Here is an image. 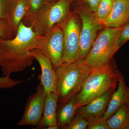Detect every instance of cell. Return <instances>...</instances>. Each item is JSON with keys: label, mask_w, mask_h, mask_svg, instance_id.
Here are the masks:
<instances>
[{"label": "cell", "mask_w": 129, "mask_h": 129, "mask_svg": "<svg viewBox=\"0 0 129 129\" xmlns=\"http://www.w3.org/2000/svg\"><path fill=\"white\" fill-rule=\"evenodd\" d=\"M126 129H129V124L128 125V126L126 127Z\"/></svg>", "instance_id": "cell-29"}, {"label": "cell", "mask_w": 129, "mask_h": 129, "mask_svg": "<svg viewBox=\"0 0 129 129\" xmlns=\"http://www.w3.org/2000/svg\"><path fill=\"white\" fill-rule=\"evenodd\" d=\"M77 13L82 22L79 59L85 60L96 38L98 32L103 26L86 7L80 8Z\"/></svg>", "instance_id": "cell-7"}, {"label": "cell", "mask_w": 129, "mask_h": 129, "mask_svg": "<svg viewBox=\"0 0 129 129\" xmlns=\"http://www.w3.org/2000/svg\"><path fill=\"white\" fill-rule=\"evenodd\" d=\"M129 41V22L124 26L119 38L118 43L120 47Z\"/></svg>", "instance_id": "cell-24"}, {"label": "cell", "mask_w": 129, "mask_h": 129, "mask_svg": "<svg viewBox=\"0 0 129 129\" xmlns=\"http://www.w3.org/2000/svg\"><path fill=\"white\" fill-rule=\"evenodd\" d=\"M124 103L129 108V87L127 85L125 90Z\"/></svg>", "instance_id": "cell-26"}, {"label": "cell", "mask_w": 129, "mask_h": 129, "mask_svg": "<svg viewBox=\"0 0 129 129\" xmlns=\"http://www.w3.org/2000/svg\"><path fill=\"white\" fill-rule=\"evenodd\" d=\"M88 129H109L106 119L103 117H94L87 119Z\"/></svg>", "instance_id": "cell-22"}, {"label": "cell", "mask_w": 129, "mask_h": 129, "mask_svg": "<svg viewBox=\"0 0 129 129\" xmlns=\"http://www.w3.org/2000/svg\"><path fill=\"white\" fill-rule=\"evenodd\" d=\"M46 129H58L57 125H49L46 127Z\"/></svg>", "instance_id": "cell-27"}, {"label": "cell", "mask_w": 129, "mask_h": 129, "mask_svg": "<svg viewBox=\"0 0 129 129\" xmlns=\"http://www.w3.org/2000/svg\"><path fill=\"white\" fill-rule=\"evenodd\" d=\"M119 73L115 65L109 62L99 69L91 71L76 95L75 105L77 109L88 104L108 90L115 89Z\"/></svg>", "instance_id": "cell-2"}, {"label": "cell", "mask_w": 129, "mask_h": 129, "mask_svg": "<svg viewBox=\"0 0 129 129\" xmlns=\"http://www.w3.org/2000/svg\"><path fill=\"white\" fill-rule=\"evenodd\" d=\"M115 1L101 0L96 11L94 13L96 18L101 23L111 12Z\"/></svg>", "instance_id": "cell-19"}, {"label": "cell", "mask_w": 129, "mask_h": 129, "mask_svg": "<svg viewBox=\"0 0 129 129\" xmlns=\"http://www.w3.org/2000/svg\"><path fill=\"white\" fill-rule=\"evenodd\" d=\"M129 22V0H115L112 11L101 23L103 26L118 28Z\"/></svg>", "instance_id": "cell-11"}, {"label": "cell", "mask_w": 129, "mask_h": 129, "mask_svg": "<svg viewBox=\"0 0 129 129\" xmlns=\"http://www.w3.org/2000/svg\"><path fill=\"white\" fill-rule=\"evenodd\" d=\"M58 96L57 92L47 94L44 105L43 116L39 124L38 129H46L49 125H57L56 112Z\"/></svg>", "instance_id": "cell-13"}, {"label": "cell", "mask_w": 129, "mask_h": 129, "mask_svg": "<svg viewBox=\"0 0 129 129\" xmlns=\"http://www.w3.org/2000/svg\"><path fill=\"white\" fill-rule=\"evenodd\" d=\"M85 2L86 7L92 12L96 11L101 0H83Z\"/></svg>", "instance_id": "cell-25"}, {"label": "cell", "mask_w": 129, "mask_h": 129, "mask_svg": "<svg viewBox=\"0 0 129 129\" xmlns=\"http://www.w3.org/2000/svg\"><path fill=\"white\" fill-rule=\"evenodd\" d=\"M29 53L37 60L40 66L41 74L39 76V79L40 84L43 86L47 94L56 92L57 78L55 69L50 59L38 48L31 50Z\"/></svg>", "instance_id": "cell-10"}, {"label": "cell", "mask_w": 129, "mask_h": 129, "mask_svg": "<svg viewBox=\"0 0 129 129\" xmlns=\"http://www.w3.org/2000/svg\"><path fill=\"white\" fill-rule=\"evenodd\" d=\"M50 2H53L56 1L57 0H48Z\"/></svg>", "instance_id": "cell-28"}, {"label": "cell", "mask_w": 129, "mask_h": 129, "mask_svg": "<svg viewBox=\"0 0 129 129\" xmlns=\"http://www.w3.org/2000/svg\"><path fill=\"white\" fill-rule=\"evenodd\" d=\"M26 13L22 22L27 26L32 19L50 2L48 0H26Z\"/></svg>", "instance_id": "cell-18"}, {"label": "cell", "mask_w": 129, "mask_h": 129, "mask_svg": "<svg viewBox=\"0 0 129 129\" xmlns=\"http://www.w3.org/2000/svg\"><path fill=\"white\" fill-rule=\"evenodd\" d=\"M84 60L79 59L73 62H63L56 69V92L60 104H64L78 93L91 73Z\"/></svg>", "instance_id": "cell-3"}, {"label": "cell", "mask_w": 129, "mask_h": 129, "mask_svg": "<svg viewBox=\"0 0 129 129\" xmlns=\"http://www.w3.org/2000/svg\"><path fill=\"white\" fill-rule=\"evenodd\" d=\"M0 37L5 39H13L7 27V20H0ZM10 84V80L7 76L0 77V89L8 88Z\"/></svg>", "instance_id": "cell-20"}, {"label": "cell", "mask_w": 129, "mask_h": 129, "mask_svg": "<svg viewBox=\"0 0 129 129\" xmlns=\"http://www.w3.org/2000/svg\"><path fill=\"white\" fill-rule=\"evenodd\" d=\"M47 95L43 86L40 83L36 92L30 95L25 105L23 115L18 123L19 126H36L41 120Z\"/></svg>", "instance_id": "cell-9"}, {"label": "cell", "mask_w": 129, "mask_h": 129, "mask_svg": "<svg viewBox=\"0 0 129 129\" xmlns=\"http://www.w3.org/2000/svg\"><path fill=\"white\" fill-rule=\"evenodd\" d=\"M26 9V0H16L11 14L7 20L8 28L13 38L17 34L20 23L25 16Z\"/></svg>", "instance_id": "cell-16"}, {"label": "cell", "mask_w": 129, "mask_h": 129, "mask_svg": "<svg viewBox=\"0 0 129 129\" xmlns=\"http://www.w3.org/2000/svg\"><path fill=\"white\" fill-rule=\"evenodd\" d=\"M88 127L87 119L77 114H75L73 119L65 129H86Z\"/></svg>", "instance_id": "cell-23"}, {"label": "cell", "mask_w": 129, "mask_h": 129, "mask_svg": "<svg viewBox=\"0 0 129 129\" xmlns=\"http://www.w3.org/2000/svg\"><path fill=\"white\" fill-rule=\"evenodd\" d=\"M123 27H105L97 36L84 60L91 71L99 69L108 63L120 48L118 41Z\"/></svg>", "instance_id": "cell-4"}, {"label": "cell", "mask_w": 129, "mask_h": 129, "mask_svg": "<svg viewBox=\"0 0 129 129\" xmlns=\"http://www.w3.org/2000/svg\"><path fill=\"white\" fill-rule=\"evenodd\" d=\"M72 2V0H57L49 3L32 19L28 27L41 36L47 35L55 25L66 18Z\"/></svg>", "instance_id": "cell-5"}, {"label": "cell", "mask_w": 129, "mask_h": 129, "mask_svg": "<svg viewBox=\"0 0 129 129\" xmlns=\"http://www.w3.org/2000/svg\"><path fill=\"white\" fill-rule=\"evenodd\" d=\"M76 96H74L64 104H61L56 112L57 124L58 129H65L73 119L76 114Z\"/></svg>", "instance_id": "cell-15"}, {"label": "cell", "mask_w": 129, "mask_h": 129, "mask_svg": "<svg viewBox=\"0 0 129 129\" xmlns=\"http://www.w3.org/2000/svg\"><path fill=\"white\" fill-rule=\"evenodd\" d=\"M77 17L70 12L66 18L58 24L63 34V63L74 62L79 59L81 28Z\"/></svg>", "instance_id": "cell-6"}, {"label": "cell", "mask_w": 129, "mask_h": 129, "mask_svg": "<svg viewBox=\"0 0 129 129\" xmlns=\"http://www.w3.org/2000/svg\"><path fill=\"white\" fill-rule=\"evenodd\" d=\"M106 121L109 129H126L129 124V108L124 103Z\"/></svg>", "instance_id": "cell-17"}, {"label": "cell", "mask_w": 129, "mask_h": 129, "mask_svg": "<svg viewBox=\"0 0 129 129\" xmlns=\"http://www.w3.org/2000/svg\"><path fill=\"white\" fill-rule=\"evenodd\" d=\"M16 1V0H0V20H8Z\"/></svg>", "instance_id": "cell-21"}, {"label": "cell", "mask_w": 129, "mask_h": 129, "mask_svg": "<svg viewBox=\"0 0 129 129\" xmlns=\"http://www.w3.org/2000/svg\"><path fill=\"white\" fill-rule=\"evenodd\" d=\"M80 0H72V1H80Z\"/></svg>", "instance_id": "cell-30"}, {"label": "cell", "mask_w": 129, "mask_h": 129, "mask_svg": "<svg viewBox=\"0 0 129 129\" xmlns=\"http://www.w3.org/2000/svg\"><path fill=\"white\" fill-rule=\"evenodd\" d=\"M118 87L113 92L109 100L106 111L103 117L106 120L114 114L124 103L125 90L126 84L124 76L119 73Z\"/></svg>", "instance_id": "cell-14"}, {"label": "cell", "mask_w": 129, "mask_h": 129, "mask_svg": "<svg viewBox=\"0 0 129 129\" xmlns=\"http://www.w3.org/2000/svg\"><path fill=\"white\" fill-rule=\"evenodd\" d=\"M115 90H108L88 104L78 109L75 114L86 119L90 117H103L111 96Z\"/></svg>", "instance_id": "cell-12"}, {"label": "cell", "mask_w": 129, "mask_h": 129, "mask_svg": "<svg viewBox=\"0 0 129 129\" xmlns=\"http://www.w3.org/2000/svg\"><path fill=\"white\" fill-rule=\"evenodd\" d=\"M63 32L57 24L48 34L41 37L37 48L50 59L55 69L63 63Z\"/></svg>", "instance_id": "cell-8"}, {"label": "cell", "mask_w": 129, "mask_h": 129, "mask_svg": "<svg viewBox=\"0 0 129 129\" xmlns=\"http://www.w3.org/2000/svg\"><path fill=\"white\" fill-rule=\"evenodd\" d=\"M41 36L22 21L14 38L0 37V67L3 76L10 77L13 73L22 72L32 65L35 58L29 51L37 48Z\"/></svg>", "instance_id": "cell-1"}]
</instances>
